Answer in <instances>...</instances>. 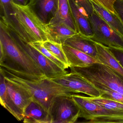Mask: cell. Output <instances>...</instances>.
I'll return each mask as SVG.
<instances>
[{"instance_id":"6da1fadb","label":"cell","mask_w":123,"mask_h":123,"mask_svg":"<svg viewBox=\"0 0 123 123\" xmlns=\"http://www.w3.org/2000/svg\"><path fill=\"white\" fill-rule=\"evenodd\" d=\"M0 65L3 69L23 78L40 80L46 78L18 45L8 27L0 21Z\"/></svg>"},{"instance_id":"7a4b0ae2","label":"cell","mask_w":123,"mask_h":123,"mask_svg":"<svg viewBox=\"0 0 123 123\" xmlns=\"http://www.w3.org/2000/svg\"><path fill=\"white\" fill-rule=\"evenodd\" d=\"M8 78L23 87L31 95L33 100L43 106L49 111L52 102L55 97L70 96L74 93L70 89L48 78L31 80L18 77L0 67Z\"/></svg>"},{"instance_id":"3957f363","label":"cell","mask_w":123,"mask_h":123,"mask_svg":"<svg viewBox=\"0 0 123 123\" xmlns=\"http://www.w3.org/2000/svg\"><path fill=\"white\" fill-rule=\"evenodd\" d=\"M69 68L92 85L103 86L123 95V78L106 65L97 62L85 67Z\"/></svg>"},{"instance_id":"277c9868","label":"cell","mask_w":123,"mask_h":123,"mask_svg":"<svg viewBox=\"0 0 123 123\" xmlns=\"http://www.w3.org/2000/svg\"><path fill=\"white\" fill-rule=\"evenodd\" d=\"M71 96L80 109V118L88 120L86 122L123 123V112L106 109L86 96L74 93Z\"/></svg>"},{"instance_id":"5b68a950","label":"cell","mask_w":123,"mask_h":123,"mask_svg":"<svg viewBox=\"0 0 123 123\" xmlns=\"http://www.w3.org/2000/svg\"><path fill=\"white\" fill-rule=\"evenodd\" d=\"M13 37L23 51L35 62L46 77L52 79L68 73L65 70L45 56L8 27Z\"/></svg>"},{"instance_id":"8992f818","label":"cell","mask_w":123,"mask_h":123,"mask_svg":"<svg viewBox=\"0 0 123 123\" xmlns=\"http://www.w3.org/2000/svg\"><path fill=\"white\" fill-rule=\"evenodd\" d=\"M12 4L16 17L31 39L33 43L37 42H44L49 40L46 25L34 15L28 5H18L12 2Z\"/></svg>"},{"instance_id":"52a82bcc","label":"cell","mask_w":123,"mask_h":123,"mask_svg":"<svg viewBox=\"0 0 123 123\" xmlns=\"http://www.w3.org/2000/svg\"><path fill=\"white\" fill-rule=\"evenodd\" d=\"M52 123H73L80 118V111L71 95L54 98L49 110Z\"/></svg>"},{"instance_id":"ba28073f","label":"cell","mask_w":123,"mask_h":123,"mask_svg":"<svg viewBox=\"0 0 123 123\" xmlns=\"http://www.w3.org/2000/svg\"><path fill=\"white\" fill-rule=\"evenodd\" d=\"M88 17L93 32L91 39L108 47L123 48V37L104 21L95 11Z\"/></svg>"},{"instance_id":"9c48e42d","label":"cell","mask_w":123,"mask_h":123,"mask_svg":"<svg viewBox=\"0 0 123 123\" xmlns=\"http://www.w3.org/2000/svg\"><path fill=\"white\" fill-rule=\"evenodd\" d=\"M52 80L70 89L74 93H82L91 97L101 96L100 92L93 85L73 71Z\"/></svg>"},{"instance_id":"30bf717a","label":"cell","mask_w":123,"mask_h":123,"mask_svg":"<svg viewBox=\"0 0 123 123\" xmlns=\"http://www.w3.org/2000/svg\"><path fill=\"white\" fill-rule=\"evenodd\" d=\"M0 21L19 35L25 41L33 43L15 15L12 0H0Z\"/></svg>"},{"instance_id":"8fae6325","label":"cell","mask_w":123,"mask_h":123,"mask_svg":"<svg viewBox=\"0 0 123 123\" xmlns=\"http://www.w3.org/2000/svg\"><path fill=\"white\" fill-rule=\"evenodd\" d=\"M59 0H30L27 5L45 25L49 24L57 12Z\"/></svg>"},{"instance_id":"7c38bea8","label":"cell","mask_w":123,"mask_h":123,"mask_svg":"<svg viewBox=\"0 0 123 123\" xmlns=\"http://www.w3.org/2000/svg\"><path fill=\"white\" fill-rule=\"evenodd\" d=\"M5 77L9 96L24 117V111L33 100V98L28 91L23 87L10 80L5 75Z\"/></svg>"},{"instance_id":"4fadbf2b","label":"cell","mask_w":123,"mask_h":123,"mask_svg":"<svg viewBox=\"0 0 123 123\" xmlns=\"http://www.w3.org/2000/svg\"><path fill=\"white\" fill-rule=\"evenodd\" d=\"M23 122L25 123H52L49 111L33 100L24 111Z\"/></svg>"},{"instance_id":"5bb4252c","label":"cell","mask_w":123,"mask_h":123,"mask_svg":"<svg viewBox=\"0 0 123 123\" xmlns=\"http://www.w3.org/2000/svg\"><path fill=\"white\" fill-rule=\"evenodd\" d=\"M70 67H85L99 61L88 55L68 45L62 44Z\"/></svg>"},{"instance_id":"9a60e30c","label":"cell","mask_w":123,"mask_h":123,"mask_svg":"<svg viewBox=\"0 0 123 123\" xmlns=\"http://www.w3.org/2000/svg\"><path fill=\"white\" fill-rule=\"evenodd\" d=\"M64 44L74 48L98 60L95 42L80 33H77L69 38Z\"/></svg>"},{"instance_id":"2e32d148","label":"cell","mask_w":123,"mask_h":123,"mask_svg":"<svg viewBox=\"0 0 123 123\" xmlns=\"http://www.w3.org/2000/svg\"><path fill=\"white\" fill-rule=\"evenodd\" d=\"M78 33L90 38L93 36L91 24L88 16L83 12L75 0H69Z\"/></svg>"},{"instance_id":"e0dca14e","label":"cell","mask_w":123,"mask_h":123,"mask_svg":"<svg viewBox=\"0 0 123 123\" xmlns=\"http://www.w3.org/2000/svg\"><path fill=\"white\" fill-rule=\"evenodd\" d=\"M49 23L64 24L77 33H78L69 0H59L57 12Z\"/></svg>"},{"instance_id":"ac0fdd59","label":"cell","mask_w":123,"mask_h":123,"mask_svg":"<svg viewBox=\"0 0 123 123\" xmlns=\"http://www.w3.org/2000/svg\"><path fill=\"white\" fill-rule=\"evenodd\" d=\"M46 27L49 40L62 44L77 33L64 24L49 23Z\"/></svg>"},{"instance_id":"d6986e66","label":"cell","mask_w":123,"mask_h":123,"mask_svg":"<svg viewBox=\"0 0 123 123\" xmlns=\"http://www.w3.org/2000/svg\"><path fill=\"white\" fill-rule=\"evenodd\" d=\"M0 102L1 105L18 121L23 120V115L16 107L8 94L5 73L1 68H0Z\"/></svg>"},{"instance_id":"ffe728a7","label":"cell","mask_w":123,"mask_h":123,"mask_svg":"<svg viewBox=\"0 0 123 123\" xmlns=\"http://www.w3.org/2000/svg\"><path fill=\"white\" fill-rule=\"evenodd\" d=\"M97 59L101 64L108 67L123 78V68L114 57L108 47L95 42Z\"/></svg>"},{"instance_id":"44dd1931","label":"cell","mask_w":123,"mask_h":123,"mask_svg":"<svg viewBox=\"0 0 123 123\" xmlns=\"http://www.w3.org/2000/svg\"><path fill=\"white\" fill-rule=\"evenodd\" d=\"M94 10L113 29L123 37V24L119 17L110 13L90 0Z\"/></svg>"},{"instance_id":"7402d4cb","label":"cell","mask_w":123,"mask_h":123,"mask_svg":"<svg viewBox=\"0 0 123 123\" xmlns=\"http://www.w3.org/2000/svg\"><path fill=\"white\" fill-rule=\"evenodd\" d=\"M43 44L56 58L63 62L68 68H69L67 59L62 47V44L47 40L43 42Z\"/></svg>"},{"instance_id":"603a6c76","label":"cell","mask_w":123,"mask_h":123,"mask_svg":"<svg viewBox=\"0 0 123 123\" xmlns=\"http://www.w3.org/2000/svg\"><path fill=\"white\" fill-rule=\"evenodd\" d=\"M88 98L102 107L112 111L123 112V103L105 98L101 96L98 97H88Z\"/></svg>"},{"instance_id":"cb8c5ba5","label":"cell","mask_w":123,"mask_h":123,"mask_svg":"<svg viewBox=\"0 0 123 123\" xmlns=\"http://www.w3.org/2000/svg\"><path fill=\"white\" fill-rule=\"evenodd\" d=\"M93 85L100 92V96L123 103V95L122 94L103 86L97 84Z\"/></svg>"},{"instance_id":"d4e9b609","label":"cell","mask_w":123,"mask_h":123,"mask_svg":"<svg viewBox=\"0 0 123 123\" xmlns=\"http://www.w3.org/2000/svg\"><path fill=\"white\" fill-rule=\"evenodd\" d=\"M30 43L34 47L39 50L40 52H41L45 56L56 64L59 67L65 70L66 69H68L67 66L63 62L56 58L52 54L44 47L43 44V42H37Z\"/></svg>"},{"instance_id":"484cf974","label":"cell","mask_w":123,"mask_h":123,"mask_svg":"<svg viewBox=\"0 0 123 123\" xmlns=\"http://www.w3.org/2000/svg\"><path fill=\"white\" fill-rule=\"evenodd\" d=\"M98 6L108 11L110 13L117 15L114 8V4L116 0H90Z\"/></svg>"},{"instance_id":"4316f807","label":"cell","mask_w":123,"mask_h":123,"mask_svg":"<svg viewBox=\"0 0 123 123\" xmlns=\"http://www.w3.org/2000/svg\"><path fill=\"white\" fill-rule=\"evenodd\" d=\"M83 12L88 17L94 12L92 5L90 0H75Z\"/></svg>"},{"instance_id":"83f0119b","label":"cell","mask_w":123,"mask_h":123,"mask_svg":"<svg viewBox=\"0 0 123 123\" xmlns=\"http://www.w3.org/2000/svg\"><path fill=\"white\" fill-rule=\"evenodd\" d=\"M108 48L123 68V48L114 46H109Z\"/></svg>"},{"instance_id":"f1b7e54d","label":"cell","mask_w":123,"mask_h":123,"mask_svg":"<svg viewBox=\"0 0 123 123\" xmlns=\"http://www.w3.org/2000/svg\"><path fill=\"white\" fill-rule=\"evenodd\" d=\"M114 8L123 24V0H116L114 4Z\"/></svg>"},{"instance_id":"f546056e","label":"cell","mask_w":123,"mask_h":123,"mask_svg":"<svg viewBox=\"0 0 123 123\" xmlns=\"http://www.w3.org/2000/svg\"><path fill=\"white\" fill-rule=\"evenodd\" d=\"M30 0H12V2L18 5L25 6L28 4Z\"/></svg>"}]
</instances>
